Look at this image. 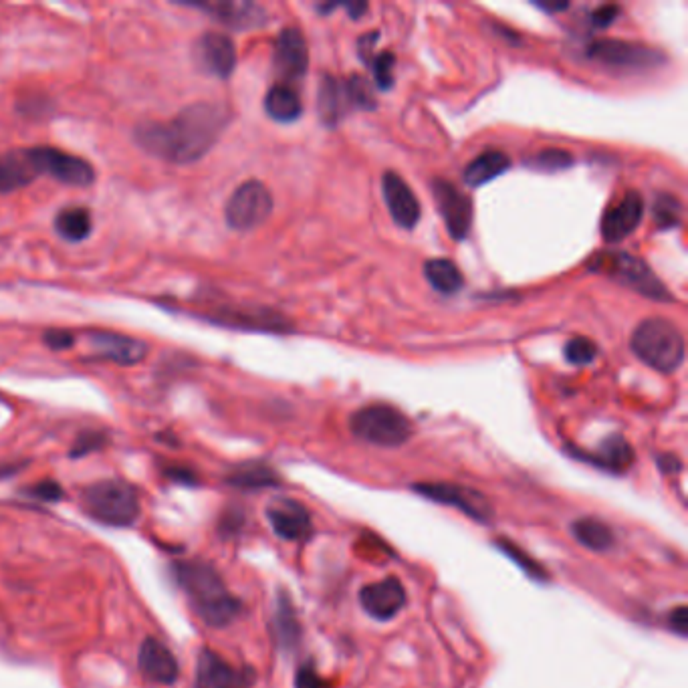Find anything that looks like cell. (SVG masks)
<instances>
[{"label":"cell","mask_w":688,"mask_h":688,"mask_svg":"<svg viewBox=\"0 0 688 688\" xmlns=\"http://www.w3.org/2000/svg\"><path fill=\"white\" fill-rule=\"evenodd\" d=\"M231 122L224 103L196 101L172 120L142 122L136 126V144L154 158L172 164H192L204 158Z\"/></svg>","instance_id":"6da1fadb"},{"label":"cell","mask_w":688,"mask_h":688,"mask_svg":"<svg viewBox=\"0 0 688 688\" xmlns=\"http://www.w3.org/2000/svg\"><path fill=\"white\" fill-rule=\"evenodd\" d=\"M172 576L204 624L224 628L241 616V600L228 592L212 565L204 561H178L172 565Z\"/></svg>","instance_id":"7a4b0ae2"},{"label":"cell","mask_w":688,"mask_h":688,"mask_svg":"<svg viewBox=\"0 0 688 688\" xmlns=\"http://www.w3.org/2000/svg\"><path fill=\"white\" fill-rule=\"evenodd\" d=\"M632 352L652 370L672 374L684 362V337L670 319L650 317L634 329Z\"/></svg>","instance_id":"3957f363"},{"label":"cell","mask_w":688,"mask_h":688,"mask_svg":"<svg viewBox=\"0 0 688 688\" xmlns=\"http://www.w3.org/2000/svg\"><path fill=\"white\" fill-rule=\"evenodd\" d=\"M81 503L91 519L111 527H132L142 513L136 487L122 479H105L89 485L81 493Z\"/></svg>","instance_id":"277c9868"},{"label":"cell","mask_w":688,"mask_h":688,"mask_svg":"<svg viewBox=\"0 0 688 688\" xmlns=\"http://www.w3.org/2000/svg\"><path fill=\"white\" fill-rule=\"evenodd\" d=\"M588 267L594 273L606 275L620 285L654 301H672L664 283L652 273V269L638 257L622 251H602L590 257Z\"/></svg>","instance_id":"5b68a950"},{"label":"cell","mask_w":688,"mask_h":688,"mask_svg":"<svg viewBox=\"0 0 688 688\" xmlns=\"http://www.w3.org/2000/svg\"><path fill=\"white\" fill-rule=\"evenodd\" d=\"M352 432L370 444L396 448L412 438V422L400 410L388 404H372L360 408L350 418Z\"/></svg>","instance_id":"8992f818"},{"label":"cell","mask_w":688,"mask_h":688,"mask_svg":"<svg viewBox=\"0 0 688 688\" xmlns=\"http://www.w3.org/2000/svg\"><path fill=\"white\" fill-rule=\"evenodd\" d=\"M271 212H273L271 190L259 180H249L241 184L233 192V196L228 198L226 208H224V218L233 231L247 233L259 228L271 216Z\"/></svg>","instance_id":"52a82bcc"},{"label":"cell","mask_w":688,"mask_h":688,"mask_svg":"<svg viewBox=\"0 0 688 688\" xmlns=\"http://www.w3.org/2000/svg\"><path fill=\"white\" fill-rule=\"evenodd\" d=\"M588 57L600 65L618 69H652L666 63V55L658 49L620 41V39H600L588 45Z\"/></svg>","instance_id":"ba28073f"},{"label":"cell","mask_w":688,"mask_h":688,"mask_svg":"<svg viewBox=\"0 0 688 688\" xmlns=\"http://www.w3.org/2000/svg\"><path fill=\"white\" fill-rule=\"evenodd\" d=\"M29 154L33 158V164L39 176L47 174L61 184L79 186V188L91 186L95 182L93 166L79 156L67 154L51 146H33L29 148Z\"/></svg>","instance_id":"9c48e42d"},{"label":"cell","mask_w":688,"mask_h":688,"mask_svg":"<svg viewBox=\"0 0 688 688\" xmlns=\"http://www.w3.org/2000/svg\"><path fill=\"white\" fill-rule=\"evenodd\" d=\"M432 194L450 237L454 241H465L473 226L471 198L458 190L452 182H446L442 178L432 180Z\"/></svg>","instance_id":"30bf717a"},{"label":"cell","mask_w":688,"mask_h":688,"mask_svg":"<svg viewBox=\"0 0 688 688\" xmlns=\"http://www.w3.org/2000/svg\"><path fill=\"white\" fill-rule=\"evenodd\" d=\"M210 323L233 327V329H247V331H271V333H285L291 331L287 317L281 313L267 309V307H231L220 305L210 309L208 315H202Z\"/></svg>","instance_id":"8fae6325"},{"label":"cell","mask_w":688,"mask_h":688,"mask_svg":"<svg viewBox=\"0 0 688 688\" xmlns=\"http://www.w3.org/2000/svg\"><path fill=\"white\" fill-rule=\"evenodd\" d=\"M253 682L255 672L251 668H237L210 648L200 650L194 674L196 688H251Z\"/></svg>","instance_id":"7c38bea8"},{"label":"cell","mask_w":688,"mask_h":688,"mask_svg":"<svg viewBox=\"0 0 688 688\" xmlns=\"http://www.w3.org/2000/svg\"><path fill=\"white\" fill-rule=\"evenodd\" d=\"M85 339L97 360L111 362L118 366H136L148 354V346L142 339L122 335V333L91 329L85 333Z\"/></svg>","instance_id":"4fadbf2b"},{"label":"cell","mask_w":688,"mask_h":688,"mask_svg":"<svg viewBox=\"0 0 688 688\" xmlns=\"http://www.w3.org/2000/svg\"><path fill=\"white\" fill-rule=\"evenodd\" d=\"M182 7L198 9L235 31H251L267 23V11L249 0H206V3H182Z\"/></svg>","instance_id":"5bb4252c"},{"label":"cell","mask_w":688,"mask_h":688,"mask_svg":"<svg viewBox=\"0 0 688 688\" xmlns=\"http://www.w3.org/2000/svg\"><path fill=\"white\" fill-rule=\"evenodd\" d=\"M412 489L434 503L456 507L458 511H463L467 517L477 519V521H489L493 515L489 501L481 493L465 489V487L446 485V483H426V485H414Z\"/></svg>","instance_id":"9a60e30c"},{"label":"cell","mask_w":688,"mask_h":688,"mask_svg":"<svg viewBox=\"0 0 688 688\" xmlns=\"http://www.w3.org/2000/svg\"><path fill=\"white\" fill-rule=\"evenodd\" d=\"M644 216V200L638 192L630 190L624 194L614 206H610L600 224V233L604 243L616 245L628 239L632 233H636V228L640 226Z\"/></svg>","instance_id":"2e32d148"},{"label":"cell","mask_w":688,"mask_h":688,"mask_svg":"<svg viewBox=\"0 0 688 688\" xmlns=\"http://www.w3.org/2000/svg\"><path fill=\"white\" fill-rule=\"evenodd\" d=\"M406 600V590L396 578H384L360 590V604L364 612L380 622L396 618L406 606Z\"/></svg>","instance_id":"e0dca14e"},{"label":"cell","mask_w":688,"mask_h":688,"mask_svg":"<svg viewBox=\"0 0 688 688\" xmlns=\"http://www.w3.org/2000/svg\"><path fill=\"white\" fill-rule=\"evenodd\" d=\"M196 59L204 71L228 79L237 67V47L222 33H204L196 43Z\"/></svg>","instance_id":"ac0fdd59"},{"label":"cell","mask_w":688,"mask_h":688,"mask_svg":"<svg viewBox=\"0 0 688 688\" xmlns=\"http://www.w3.org/2000/svg\"><path fill=\"white\" fill-rule=\"evenodd\" d=\"M382 190H384V200L388 204V210L394 222L400 228L412 231L422 216L420 200L416 198L412 188L406 184V180L400 174L386 172L382 180Z\"/></svg>","instance_id":"d6986e66"},{"label":"cell","mask_w":688,"mask_h":688,"mask_svg":"<svg viewBox=\"0 0 688 688\" xmlns=\"http://www.w3.org/2000/svg\"><path fill=\"white\" fill-rule=\"evenodd\" d=\"M275 69L285 81L303 79L309 69V49L301 31L283 29L275 43Z\"/></svg>","instance_id":"ffe728a7"},{"label":"cell","mask_w":688,"mask_h":688,"mask_svg":"<svg viewBox=\"0 0 688 688\" xmlns=\"http://www.w3.org/2000/svg\"><path fill=\"white\" fill-rule=\"evenodd\" d=\"M267 519L275 535L285 541H305L313 531L309 511L293 499L275 501L267 509Z\"/></svg>","instance_id":"44dd1931"},{"label":"cell","mask_w":688,"mask_h":688,"mask_svg":"<svg viewBox=\"0 0 688 688\" xmlns=\"http://www.w3.org/2000/svg\"><path fill=\"white\" fill-rule=\"evenodd\" d=\"M138 664H140V672L144 674L146 680L156 682V684H174L178 674H180V666L176 656L172 654V650L162 644L156 638H146L140 646V654H138Z\"/></svg>","instance_id":"7402d4cb"},{"label":"cell","mask_w":688,"mask_h":688,"mask_svg":"<svg viewBox=\"0 0 688 688\" xmlns=\"http://www.w3.org/2000/svg\"><path fill=\"white\" fill-rule=\"evenodd\" d=\"M39 172L33 164L29 148L0 154V194H11L27 188L37 180Z\"/></svg>","instance_id":"603a6c76"},{"label":"cell","mask_w":688,"mask_h":688,"mask_svg":"<svg viewBox=\"0 0 688 688\" xmlns=\"http://www.w3.org/2000/svg\"><path fill=\"white\" fill-rule=\"evenodd\" d=\"M348 109H352V101H350L346 81L335 79V77H325L319 89L321 120L327 126H337L343 118H346Z\"/></svg>","instance_id":"cb8c5ba5"},{"label":"cell","mask_w":688,"mask_h":688,"mask_svg":"<svg viewBox=\"0 0 688 688\" xmlns=\"http://www.w3.org/2000/svg\"><path fill=\"white\" fill-rule=\"evenodd\" d=\"M265 111L271 120L279 124H293L301 118L303 105L295 89H291L287 83H277L265 97Z\"/></svg>","instance_id":"d4e9b609"},{"label":"cell","mask_w":688,"mask_h":688,"mask_svg":"<svg viewBox=\"0 0 688 688\" xmlns=\"http://www.w3.org/2000/svg\"><path fill=\"white\" fill-rule=\"evenodd\" d=\"M511 168V158L505 152L499 150H489L475 158L467 168H465V182L471 188L485 186L493 182L495 178L503 176Z\"/></svg>","instance_id":"484cf974"},{"label":"cell","mask_w":688,"mask_h":688,"mask_svg":"<svg viewBox=\"0 0 688 688\" xmlns=\"http://www.w3.org/2000/svg\"><path fill=\"white\" fill-rule=\"evenodd\" d=\"M55 231L61 239L69 243H81L85 241L93 231V218L87 208L71 206L63 208L55 216Z\"/></svg>","instance_id":"4316f807"},{"label":"cell","mask_w":688,"mask_h":688,"mask_svg":"<svg viewBox=\"0 0 688 688\" xmlns=\"http://www.w3.org/2000/svg\"><path fill=\"white\" fill-rule=\"evenodd\" d=\"M571 533H573V537L578 539L580 545H584L590 551H598V553L608 551L616 541L610 525H606L604 521L594 519V517L578 519L576 523L571 525Z\"/></svg>","instance_id":"83f0119b"},{"label":"cell","mask_w":688,"mask_h":688,"mask_svg":"<svg viewBox=\"0 0 688 688\" xmlns=\"http://www.w3.org/2000/svg\"><path fill=\"white\" fill-rule=\"evenodd\" d=\"M590 461L612 473H622L634 463V450L622 436H610L602 442L598 454L590 456Z\"/></svg>","instance_id":"f1b7e54d"},{"label":"cell","mask_w":688,"mask_h":688,"mask_svg":"<svg viewBox=\"0 0 688 688\" xmlns=\"http://www.w3.org/2000/svg\"><path fill=\"white\" fill-rule=\"evenodd\" d=\"M424 275L432 289H436L442 295H454L465 285L461 269H458L456 263H452L450 259H430L424 265Z\"/></svg>","instance_id":"f546056e"},{"label":"cell","mask_w":688,"mask_h":688,"mask_svg":"<svg viewBox=\"0 0 688 688\" xmlns=\"http://www.w3.org/2000/svg\"><path fill=\"white\" fill-rule=\"evenodd\" d=\"M226 483L237 487V489L255 491V489L275 487L279 483V479L271 467H267L263 463H249V465H243L228 475Z\"/></svg>","instance_id":"4dcf8cb0"},{"label":"cell","mask_w":688,"mask_h":688,"mask_svg":"<svg viewBox=\"0 0 688 688\" xmlns=\"http://www.w3.org/2000/svg\"><path fill=\"white\" fill-rule=\"evenodd\" d=\"M565 360L571 364V366H578V368H584V366H590L596 362L598 358V346L584 337V335H578V337H571L567 343H565Z\"/></svg>","instance_id":"1f68e13d"},{"label":"cell","mask_w":688,"mask_h":688,"mask_svg":"<svg viewBox=\"0 0 688 688\" xmlns=\"http://www.w3.org/2000/svg\"><path fill=\"white\" fill-rule=\"evenodd\" d=\"M527 164L539 172H559L573 166V156L561 148H547L529 158Z\"/></svg>","instance_id":"d6a6232c"},{"label":"cell","mask_w":688,"mask_h":688,"mask_svg":"<svg viewBox=\"0 0 688 688\" xmlns=\"http://www.w3.org/2000/svg\"><path fill=\"white\" fill-rule=\"evenodd\" d=\"M275 624H277V632H279L281 644L285 648L295 646V642L299 640V624H297L295 612H293V608H291V604H289V600L285 596H281Z\"/></svg>","instance_id":"836d02e7"},{"label":"cell","mask_w":688,"mask_h":688,"mask_svg":"<svg viewBox=\"0 0 688 688\" xmlns=\"http://www.w3.org/2000/svg\"><path fill=\"white\" fill-rule=\"evenodd\" d=\"M654 220L660 228H674L680 224L682 218V204L678 198L670 194H658L652 206Z\"/></svg>","instance_id":"e575fe53"},{"label":"cell","mask_w":688,"mask_h":688,"mask_svg":"<svg viewBox=\"0 0 688 688\" xmlns=\"http://www.w3.org/2000/svg\"><path fill=\"white\" fill-rule=\"evenodd\" d=\"M346 85H348L352 107H360V109H374L376 107V99H374V93H372L368 79L354 75L346 81Z\"/></svg>","instance_id":"d590c367"},{"label":"cell","mask_w":688,"mask_h":688,"mask_svg":"<svg viewBox=\"0 0 688 688\" xmlns=\"http://www.w3.org/2000/svg\"><path fill=\"white\" fill-rule=\"evenodd\" d=\"M372 69H374V77H376V85L382 89V91H388L392 89L394 85V65H396V59L392 53L384 51L380 55H376L370 63H368Z\"/></svg>","instance_id":"8d00e7d4"},{"label":"cell","mask_w":688,"mask_h":688,"mask_svg":"<svg viewBox=\"0 0 688 688\" xmlns=\"http://www.w3.org/2000/svg\"><path fill=\"white\" fill-rule=\"evenodd\" d=\"M107 444V436L103 432L97 430H87L83 434L77 436L73 448H71V456L79 458V456H87L99 448H103Z\"/></svg>","instance_id":"74e56055"},{"label":"cell","mask_w":688,"mask_h":688,"mask_svg":"<svg viewBox=\"0 0 688 688\" xmlns=\"http://www.w3.org/2000/svg\"><path fill=\"white\" fill-rule=\"evenodd\" d=\"M43 339L47 343V348H51L55 352H63V350H69L75 346V335L67 329H49V331H45Z\"/></svg>","instance_id":"f35d334b"},{"label":"cell","mask_w":688,"mask_h":688,"mask_svg":"<svg viewBox=\"0 0 688 688\" xmlns=\"http://www.w3.org/2000/svg\"><path fill=\"white\" fill-rule=\"evenodd\" d=\"M295 688H329V684L317 674L311 664H303L295 674Z\"/></svg>","instance_id":"ab89813d"},{"label":"cell","mask_w":688,"mask_h":688,"mask_svg":"<svg viewBox=\"0 0 688 688\" xmlns=\"http://www.w3.org/2000/svg\"><path fill=\"white\" fill-rule=\"evenodd\" d=\"M335 9H346L350 13L352 19H360L366 11H368V3H360V0H352V3H325V5H319L317 11L327 15Z\"/></svg>","instance_id":"60d3db41"},{"label":"cell","mask_w":688,"mask_h":688,"mask_svg":"<svg viewBox=\"0 0 688 688\" xmlns=\"http://www.w3.org/2000/svg\"><path fill=\"white\" fill-rule=\"evenodd\" d=\"M618 15H620L618 5H604L592 13V23L598 29H608L618 19Z\"/></svg>","instance_id":"b9f144b4"},{"label":"cell","mask_w":688,"mask_h":688,"mask_svg":"<svg viewBox=\"0 0 688 688\" xmlns=\"http://www.w3.org/2000/svg\"><path fill=\"white\" fill-rule=\"evenodd\" d=\"M668 626L672 632H676L680 638H686L688 634V608L686 606H678L670 612L668 616Z\"/></svg>","instance_id":"7bdbcfd3"},{"label":"cell","mask_w":688,"mask_h":688,"mask_svg":"<svg viewBox=\"0 0 688 688\" xmlns=\"http://www.w3.org/2000/svg\"><path fill=\"white\" fill-rule=\"evenodd\" d=\"M31 495L45 499V501H57L63 497V491L55 481H43V483L31 487Z\"/></svg>","instance_id":"ee69618b"},{"label":"cell","mask_w":688,"mask_h":688,"mask_svg":"<svg viewBox=\"0 0 688 688\" xmlns=\"http://www.w3.org/2000/svg\"><path fill=\"white\" fill-rule=\"evenodd\" d=\"M166 477L176 481V483H182V485H194L196 483V473L190 469H184V467H168Z\"/></svg>","instance_id":"f6af8a7d"},{"label":"cell","mask_w":688,"mask_h":688,"mask_svg":"<svg viewBox=\"0 0 688 688\" xmlns=\"http://www.w3.org/2000/svg\"><path fill=\"white\" fill-rule=\"evenodd\" d=\"M505 551H507V555H511L517 563H521V567L529 573V576H539V573L537 571H541L537 565H533L529 559H525V555L523 553H519L513 545H505Z\"/></svg>","instance_id":"bcb514c9"},{"label":"cell","mask_w":688,"mask_h":688,"mask_svg":"<svg viewBox=\"0 0 688 688\" xmlns=\"http://www.w3.org/2000/svg\"><path fill=\"white\" fill-rule=\"evenodd\" d=\"M658 465L662 467V471H664V473H670V471H672V473H678V471H680V467H682V465H680V461H678V458H676V456H672V454L660 456V458H658Z\"/></svg>","instance_id":"7dc6e473"},{"label":"cell","mask_w":688,"mask_h":688,"mask_svg":"<svg viewBox=\"0 0 688 688\" xmlns=\"http://www.w3.org/2000/svg\"><path fill=\"white\" fill-rule=\"evenodd\" d=\"M535 7H539L541 11H547V13H561V11L569 9V3H549V0H543V3H535Z\"/></svg>","instance_id":"c3c4849f"}]
</instances>
